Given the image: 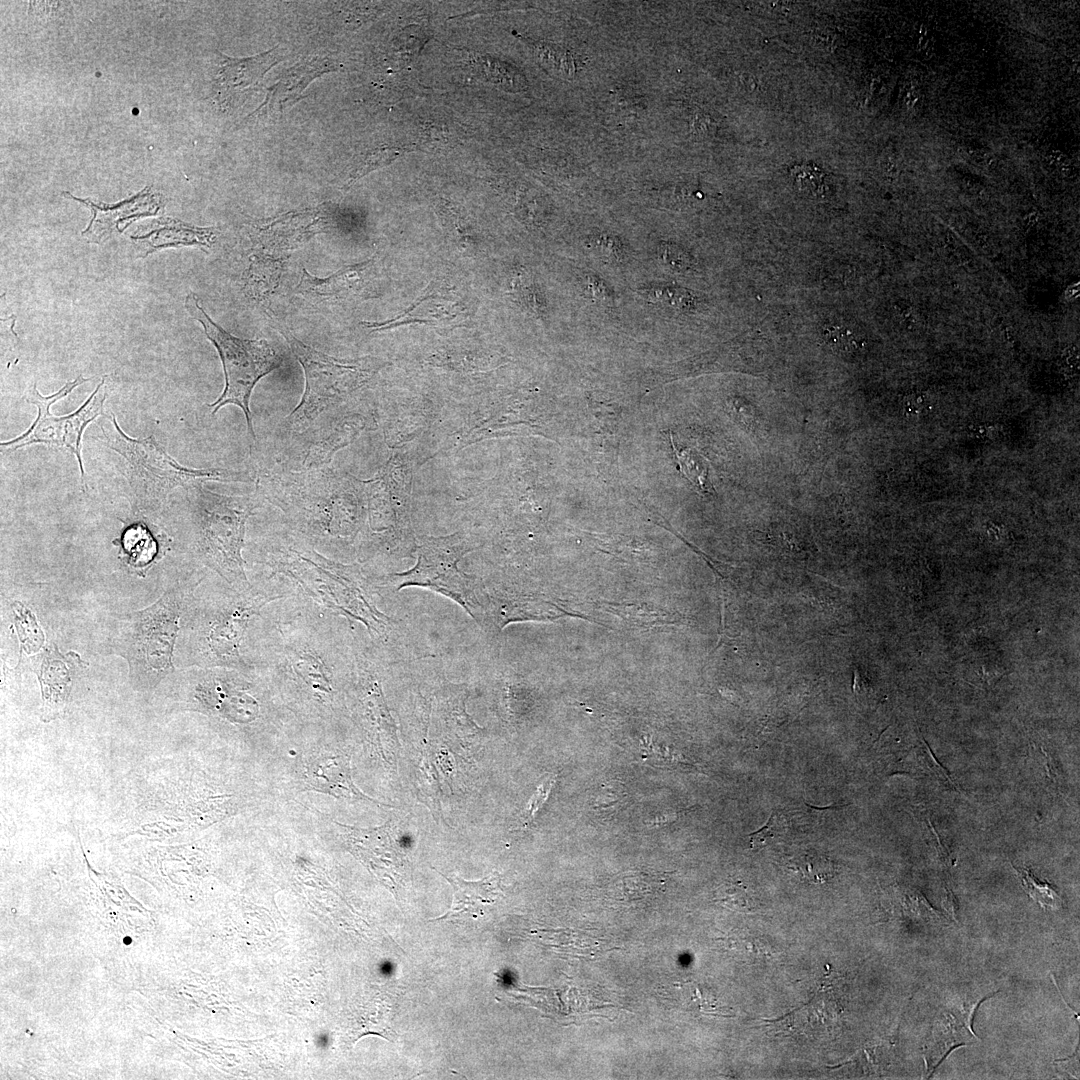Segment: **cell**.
<instances>
[{
  "instance_id": "obj_1",
  "label": "cell",
  "mask_w": 1080,
  "mask_h": 1080,
  "mask_svg": "<svg viewBox=\"0 0 1080 1080\" xmlns=\"http://www.w3.org/2000/svg\"><path fill=\"white\" fill-rule=\"evenodd\" d=\"M256 483L259 497L319 537L351 536L367 509L364 480L327 466L264 471Z\"/></svg>"
},
{
  "instance_id": "obj_2",
  "label": "cell",
  "mask_w": 1080,
  "mask_h": 1080,
  "mask_svg": "<svg viewBox=\"0 0 1080 1080\" xmlns=\"http://www.w3.org/2000/svg\"><path fill=\"white\" fill-rule=\"evenodd\" d=\"M102 442L124 460L123 474L139 506L163 502L178 487L190 488L205 481L252 482L247 472L222 468H189L178 463L153 436L131 438L111 416V427L101 426Z\"/></svg>"
},
{
  "instance_id": "obj_3",
  "label": "cell",
  "mask_w": 1080,
  "mask_h": 1080,
  "mask_svg": "<svg viewBox=\"0 0 1080 1080\" xmlns=\"http://www.w3.org/2000/svg\"><path fill=\"white\" fill-rule=\"evenodd\" d=\"M276 329L287 341L305 375L301 400L285 419V427L295 435L365 385L386 364L374 357L338 359L300 341L281 324Z\"/></svg>"
},
{
  "instance_id": "obj_4",
  "label": "cell",
  "mask_w": 1080,
  "mask_h": 1080,
  "mask_svg": "<svg viewBox=\"0 0 1080 1080\" xmlns=\"http://www.w3.org/2000/svg\"><path fill=\"white\" fill-rule=\"evenodd\" d=\"M185 307L190 316L203 326L206 337L217 349L223 365L225 387L217 400L209 404L212 414L228 404L239 407L246 419L248 433L255 442L250 410L251 394L261 378L282 365V357L266 340L242 339L217 325L207 315L200 299L194 293L187 294Z\"/></svg>"
},
{
  "instance_id": "obj_5",
  "label": "cell",
  "mask_w": 1080,
  "mask_h": 1080,
  "mask_svg": "<svg viewBox=\"0 0 1080 1080\" xmlns=\"http://www.w3.org/2000/svg\"><path fill=\"white\" fill-rule=\"evenodd\" d=\"M194 502L198 541L205 560L230 582L247 583L242 550L246 523L259 506V495L230 496L201 487L189 488Z\"/></svg>"
},
{
  "instance_id": "obj_6",
  "label": "cell",
  "mask_w": 1080,
  "mask_h": 1080,
  "mask_svg": "<svg viewBox=\"0 0 1080 1080\" xmlns=\"http://www.w3.org/2000/svg\"><path fill=\"white\" fill-rule=\"evenodd\" d=\"M105 378L106 376L102 378L93 393L79 409L69 415L60 417L50 413V406L66 397L74 388L89 381V379L79 375L73 381L67 382L59 391L49 396L41 395L36 384H33L27 391L26 401L38 408V416L24 433L12 440L2 442L0 444L1 448L14 451L31 444L42 443L69 450L78 461L82 491L85 492L86 475L81 457L82 435L86 426L103 414V404L106 397Z\"/></svg>"
},
{
  "instance_id": "obj_7",
  "label": "cell",
  "mask_w": 1080,
  "mask_h": 1080,
  "mask_svg": "<svg viewBox=\"0 0 1080 1080\" xmlns=\"http://www.w3.org/2000/svg\"><path fill=\"white\" fill-rule=\"evenodd\" d=\"M475 547L462 533L446 536H420L415 566L396 573L398 589L422 586L441 593L460 604L476 617L482 607L474 579L458 567L460 559Z\"/></svg>"
},
{
  "instance_id": "obj_8",
  "label": "cell",
  "mask_w": 1080,
  "mask_h": 1080,
  "mask_svg": "<svg viewBox=\"0 0 1080 1080\" xmlns=\"http://www.w3.org/2000/svg\"><path fill=\"white\" fill-rule=\"evenodd\" d=\"M364 485L370 522L379 531L390 529L394 534L408 535L412 468L407 455L394 453L374 478L364 480Z\"/></svg>"
},
{
  "instance_id": "obj_9",
  "label": "cell",
  "mask_w": 1080,
  "mask_h": 1080,
  "mask_svg": "<svg viewBox=\"0 0 1080 1080\" xmlns=\"http://www.w3.org/2000/svg\"><path fill=\"white\" fill-rule=\"evenodd\" d=\"M369 421L360 413H349L314 422L304 432L297 434V443L291 459L293 471L326 467L334 455L351 444Z\"/></svg>"
},
{
  "instance_id": "obj_10",
  "label": "cell",
  "mask_w": 1080,
  "mask_h": 1080,
  "mask_svg": "<svg viewBox=\"0 0 1080 1080\" xmlns=\"http://www.w3.org/2000/svg\"><path fill=\"white\" fill-rule=\"evenodd\" d=\"M331 226L327 211L318 207L251 224L247 233L255 250L278 257L300 248L316 234L327 232Z\"/></svg>"
},
{
  "instance_id": "obj_11",
  "label": "cell",
  "mask_w": 1080,
  "mask_h": 1080,
  "mask_svg": "<svg viewBox=\"0 0 1080 1080\" xmlns=\"http://www.w3.org/2000/svg\"><path fill=\"white\" fill-rule=\"evenodd\" d=\"M281 59L278 47L246 58L221 54L220 69L215 79L216 98L220 106L230 109L244 103L248 96L261 88L264 75Z\"/></svg>"
},
{
  "instance_id": "obj_12",
  "label": "cell",
  "mask_w": 1080,
  "mask_h": 1080,
  "mask_svg": "<svg viewBox=\"0 0 1080 1080\" xmlns=\"http://www.w3.org/2000/svg\"><path fill=\"white\" fill-rule=\"evenodd\" d=\"M375 268L374 256L365 262L343 267L324 278L303 269L295 291L314 305L335 304L364 294L373 280Z\"/></svg>"
},
{
  "instance_id": "obj_13",
  "label": "cell",
  "mask_w": 1080,
  "mask_h": 1080,
  "mask_svg": "<svg viewBox=\"0 0 1080 1080\" xmlns=\"http://www.w3.org/2000/svg\"><path fill=\"white\" fill-rule=\"evenodd\" d=\"M63 194L85 204L93 216L82 236L89 243L101 244L113 232L119 230V224L140 217L156 214L163 206L162 196L153 194L145 188L131 199L114 205L95 204L89 199H79L70 193Z\"/></svg>"
},
{
  "instance_id": "obj_14",
  "label": "cell",
  "mask_w": 1080,
  "mask_h": 1080,
  "mask_svg": "<svg viewBox=\"0 0 1080 1080\" xmlns=\"http://www.w3.org/2000/svg\"><path fill=\"white\" fill-rule=\"evenodd\" d=\"M145 616L134 637L136 651L150 663L151 669L163 674L165 667H171L178 613L172 605L164 604Z\"/></svg>"
},
{
  "instance_id": "obj_15",
  "label": "cell",
  "mask_w": 1080,
  "mask_h": 1080,
  "mask_svg": "<svg viewBox=\"0 0 1080 1080\" xmlns=\"http://www.w3.org/2000/svg\"><path fill=\"white\" fill-rule=\"evenodd\" d=\"M332 70L334 64L326 58L314 57L299 62L285 70L277 83L269 87L264 102L249 117L281 114L300 100L311 81Z\"/></svg>"
},
{
  "instance_id": "obj_16",
  "label": "cell",
  "mask_w": 1080,
  "mask_h": 1080,
  "mask_svg": "<svg viewBox=\"0 0 1080 1080\" xmlns=\"http://www.w3.org/2000/svg\"><path fill=\"white\" fill-rule=\"evenodd\" d=\"M437 872L451 885L453 901L450 909L444 915L432 921L483 916L493 908L503 894L501 877L496 871L477 881H467L456 875L447 876L439 871Z\"/></svg>"
},
{
  "instance_id": "obj_17",
  "label": "cell",
  "mask_w": 1080,
  "mask_h": 1080,
  "mask_svg": "<svg viewBox=\"0 0 1080 1080\" xmlns=\"http://www.w3.org/2000/svg\"><path fill=\"white\" fill-rule=\"evenodd\" d=\"M150 230L141 236H132L138 257L168 247L194 246L203 250L212 246L216 235L213 228L195 227L171 218L154 220Z\"/></svg>"
},
{
  "instance_id": "obj_18",
  "label": "cell",
  "mask_w": 1080,
  "mask_h": 1080,
  "mask_svg": "<svg viewBox=\"0 0 1080 1080\" xmlns=\"http://www.w3.org/2000/svg\"><path fill=\"white\" fill-rule=\"evenodd\" d=\"M345 834L352 848L365 857L372 865L375 860L391 870L397 880L405 873L408 862L392 835L390 823L372 829L344 826Z\"/></svg>"
},
{
  "instance_id": "obj_19",
  "label": "cell",
  "mask_w": 1080,
  "mask_h": 1080,
  "mask_svg": "<svg viewBox=\"0 0 1080 1080\" xmlns=\"http://www.w3.org/2000/svg\"><path fill=\"white\" fill-rule=\"evenodd\" d=\"M309 784L316 790L339 798L367 799L353 783L349 758L341 754H325L315 758L307 771Z\"/></svg>"
},
{
  "instance_id": "obj_20",
  "label": "cell",
  "mask_w": 1080,
  "mask_h": 1080,
  "mask_svg": "<svg viewBox=\"0 0 1080 1080\" xmlns=\"http://www.w3.org/2000/svg\"><path fill=\"white\" fill-rule=\"evenodd\" d=\"M256 606L248 601L231 608L211 630L209 642L212 650L225 661L240 659V643L254 614Z\"/></svg>"
},
{
  "instance_id": "obj_21",
  "label": "cell",
  "mask_w": 1080,
  "mask_h": 1080,
  "mask_svg": "<svg viewBox=\"0 0 1080 1080\" xmlns=\"http://www.w3.org/2000/svg\"><path fill=\"white\" fill-rule=\"evenodd\" d=\"M466 695L463 689L448 688L438 699L440 715L448 733L460 740L469 741L480 734V728L469 717L465 709Z\"/></svg>"
},
{
  "instance_id": "obj_22",
  "label": "cell",
  "mask_w": 1080,
  "mask_h": 1080,
  "mask_svg": "<svg viewBox=\"0 0 1080 1080\" xmlns=\"http://www.w3.org/2000/svg\"><path fill=\"white\" fill-rule=\"evenodd\" d=\"M282 270V259L262 253L254 255L245 277L248 292L256 298L269 296L278 287Z\"/></svg>"
},
{
  "instance_id": "obj_23",
  "label": "cell",
  "mask_w": 1080,
  "mask_h": 1080,
  "mask_svg": "<svg viewBox=\"0 0 1080 1080\" xmlns=\"http://www.w3.org/2000/svg\"><path fill=\"white\" fill-rule=\"evenodd\" d=\"M409 150L408 147H381L368 152L352 169L345 188H349L358 179L371 171L392 163Z\"/></svg>"
},
{
  "instance_id": "obj_24",
  "label": "cell",
  "mask_w": 1080,
  "mask_h": 1080,
  "mask_svg": "<svg viewBox=\"0 0 1080 1080\" xmlns=\"http://www.w3.org/2000/svg\"><path fill=\"white\" fill-rule=\"evenodd\" d=\"M1014 867L1027 894L1041 907L1058 909L1061 906V897L1051 884L1040 881L1027 868Z\"/></svg>"
},
{
  "instance_id": "obj_25",
  "label": "cell",
  "mask_w": 1080,
  "mask_h": 1080,
  "mask_svg": "<svg viewBox=\"0 0 1080 1080\" xmlns=\"http://www.w3.org/2000/svg\"><path fill=\"white\" fill-rule=\"evenodd\" d=\"M790 175L795 187L812 198L824 197L827 191L826 175L818 167L808 164L795 166Z\"/></svg>"
},
{
  "instance_id": "obj_26",
  "label": "cell",
  "mask_w": 1080,
  "mask_h": 1080,
  "mask_svg": "<svg viewBox=\"0 0 1080 1080\" xmlns=\"http://www.w3.org/2000/svg\"><path fill=\"white\" fill-rule=\"evenodd\" d=\"M715 900L728 908L739 912H753L756 901L747 886L738 881L722 884L715 892Z\"/></svg>"
},
{
  "instance_id": "obj_27",
  "label": "cell",
  "mask_w": 1080,
  "mask_h": 1080,
  "mask_svg": "<svg viewBox=\"0 0 1080 1080\" xmlns=\"http://www.w3.org/2000/svg\"><path fill=\"white\" fill-rule=\"evenodd\" d=\"M626 799L624 785L618 781H610L599 788L593 798L592 808L601 814L614 813L624 805Z\"/></svg>"
},
{
  "instance_id": "obj_28",
  "label": "cell",
  "mask_w": 1080,
  "mask_h": 1080,
  "mask_svg": "<svg viewBox=\"0 0 1080 1080\" xmlns=\"http://www.w3.org/2000/svg\"><path fill=\"white\" fill-rule=\"evenodd\" d=\"M297 673L314 687L328 691L329 685L322 661L311 653H302L294 663Z\"/></svg>"
},
{
  "instance_id": "obj_29",
  "label": "cell",
  "mask_w": 1080,
  "mask_h": 1080,
  "mask_svg": "<svg viewBox=\"0 0 1080 1080\" xmlns=\"http://www.w3.org/2000/svg\"><path fill=\"white\" fill-rule=\"evenodd\" d=\"M784 831L785 823L782 817L773 811L766 824L749 835L750 844L752 848H761L768 843V840L783 835Z\"/></svg>"
},
{
  "instance_id": "obj_30",
  "label": "cell",
  "mask_w": 1080,
  "mask_h": 1080,
  "mask_svg": "<svg viewBox=\"0 0 1080 1080\" xmlns=\"http://www.w3.org/2000/svg\"><path fill=\"white\" fill-rule=\"evenodd\" d=\"M554 782L555 776L550 774L537 787L536 792L528 801L525 811L522 814L521 822L524 826H527L534 819L535 815L547 799Z\"/></svg>"
},
{
  "instance_id": "obj_31",
  "label": "cell",
  "mask_w": 1080,
  "mask_h": 1080,
  "mask_svg": "<svg viewBox=\"0 0 1080 1080\" xmlns=\"http://www.w3.org/2000/svg\"><path fill=\"white\" fill-rule=\"evenodd\" d=\"M824 340L834 350L847 351L853 341L851 331L839 324H827L823 327Z\"/></svg>"
},
{
  "instance_id": "obj_32",
  "label": "cell",
  "mask_w": 1080,
  "mask_h": 1080,
  "mask_svg": "<svg viewBox=\"0 0 1080 1080\" xmlns=\"http://www.w3.org/2000/svg\"><path fill=\"white\" fill-rule=\"evenodd\" d=\"M659 253L663 260L678 270L690 268V258L682 250L671 244H663Z\"/></svg>"
},
{
  "instance_id": "obj_33",
  "label": "cell",
  "mask_w": 1080,
  "mask_h": 1080,
  "mask_svg": "<svg viewBox=\"0 0 1080 1080\" xmlns=\"http://www.w3.org/2000/svg\"><path fill=\"white\" fill-rule=\"evenodd\" d=\"M804 866L807 875L816 881H825L832 875L830 862L824 858L808 857Z\"/></svg>"
},
{
  "instance_id": "obj_34",
  "label": "cell",
  "mask_w": 1080,
  "mask_h": 1080,
  "mask_svg": "<svg viewBox=\"0 0 1080 1080\" xmlns=\"http://www.w3.org/2000/svg\"><path fill=\"white\" fill-rule=\"evenodd\" d=\"M812 40L816 47L822 49L833 48V44L835 43L834 34L825 29H817L812 34Z\"/></svg>"
},
{
  "instance_id": "obj_35",
  "label": "cell",
  "mask_w": 1080,
  "mask_h": 1080,
  "mask_svg": "<svg viewBox=\"0 0 1080 1080\" xmlns=\"http://www.w3.org/2000/svg\"><path fill=\"white\" fill-rule=\"evenodd\" d=\"M694 116L695 117H694L693 122H692V127L694 128L696 133H698V134H706V133H708V131H709L710 127H711V121L709 120V118L704 114H696Z\"/></svg>"
}]
</instances>
